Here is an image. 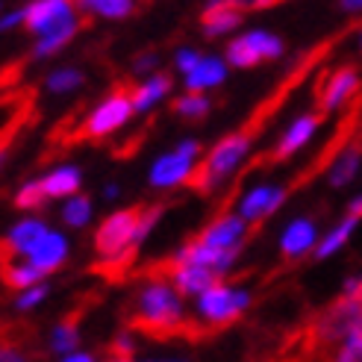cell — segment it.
<instances>
[{
  "mask_svg": "<svg viewBox=\"0 0 362 362\" xmlns=\"http://www.w3.org/2000/svg\"><path fill=\"white\" fill-rule=\"evenodd\" d=\"M121 327L139 333L148 341H189V345H206L215 333L204 318H192L183 313L180 292L168 283H144L139 292L124 303Z\"/></svg>",
  "mask_w": 362,
  "mask_h": 362,
  "instance_id": "cell-1",
  "label": "cell"
},
{
  "mask_svg": "<svg viewBox=\"0 0 362 362\" xmlns=\"http://www.w3.org/2000/svg\"><path fill=\"white\" fill-rule=\"evenodd\" d=\"M257 139L253 133H247L245 127L239 133L227 136L224 141H218L212 148V153L206 156V162H201V165H194V171L189 174L186 180V189L197 192V194H209L218 183H224L227 174L233 171L242 162V156L250 151V141Z\"/></svg>",
  "mask_w": 362,
  "mask_h": 362,
  "instance_id": "cell-2",
  "label": "cell"
},
{
  "mask_svg": "<svg viewBox=\"0 0 362 362\" xmlns=\"http://www.w3.org/2000/svg\"><path fill=\"white\" fill-rule=\"evenodd\" d=\"M136 88H139V86H133V83H118V86H115V92H112V98L106 100L103 106H98V110L86 118V124L74 133V139H71V141L103 139V136L115 133L121 124H127V118H130L133 110H136V106H133Z\"/></svg>",
  "mask_w": 362,
  "mask_h": 362,
  "instance_id": "cell-3",
  "label": "cell"
},
{
  "mask_svg": "<svg viewBox=\"0 0 362 362\" xmlns=\"http://www.w3.org/2000/svg\"><path fill=\"white\" fill-rule=\"evenodd\" d=\"M148 206H130V209H121L112 212L110 218H103V224L95 233V250L100 253L103 259H112L118 253H124L127 247H133L136 242V230L141 224V215Z\"/></svg>",
  "mask_w": 362,
  "mask_h": 362,
  "instance_id": "cell-4",
  "label": "cell"
},
{
  "mask_svg": "<svg viewBox=\"0 0 362 362\" xmlns=\"http://www.w3.org/2000/svg\"><path fill=\"white\" fill-rule=\"evenodd\" d=\"M197 306H201V318L221 336L245 315V310L250 306V295L236 292V288H230V283H224V286L209 288L206 295H201V303Z\"/></svg>",
  "mask_w": 362,
  "mask_h": 362,
  "instance_id": "cell-5",
  "label": "cell"
},
{
  "mask_svg": "<svg viewBox=\"0 0 362 362\" xmlns=\"http://www.w3.org/2000/svg\"><path fill=\"white\" fill-rule=\"evenodd\" d=\"M100 300H103V292H86L71 303V310L62 315V321L57 324V330H53V336H50V351L53 354H71L80 345V324L95 306H100Z\"/></svg>",
  "mask_w": 362,
  "mask_h": 362,
  "instance_id": "cell-6",
  "label": "cell"
},
{
  "mask_svg": "<svg viewBox=\"0 0 362 362\" xmlns=\"http://www.w3.org/2000/svg\"><path fill=\"white\" fill-rule=\"evenodd\" d=\"M283 53V42L277 35H268V33H247L242 39L230 42L227 47V62L239 65V68H257L265 59H277Z\"/></svg>",
  "mask_w": 362,
  "mask_h": 362,
  "instance_id": "cell-7",
  "label": "cell"
},
{
  "mask_svg": "<svg viewBox=\"0 0 362 362\" xmlns=\"http://www.w3.org/2000/svg\"><path fill=\"white\" fill-rule=\"evenodd\" d=\"M194 245L212 247V250H233V247H245V218L242 215H215V218L192 236Z\"/></svg>",
  "mask_w": 362,
  "mask_h": 362,
  "instance_id": "cell-8",
  "label": "cell"
},
{
  "mask_svg": "<svg viewBox=\"0 0 362 362\" xmlns=\"http://www.w3.org/2000/svg\"><path fill=\"white\" fill-rule=\"evenodd\" d=\"M4 351L21 354L27 362H47L50 359V351L42 348L39 327L30 321H21V318L4 321Z\"/></svg>",
  "mask_w": 362,
  "mask_h": 362,
  "instance_id": "cell-9",
  "label": "cell"
},
{
  "mask_svg": "<svg viewBox=\"0 0 362 362\" xmlns=\"http://www.w3.org/2000/svg\"><path fill=\"white\" fill-rule=\"evenodd\" d=\"M324 121V112H306V115H300L292 127L286 130V136L280 139V144L274 151H271L268 156H259V162H286L288 156H292L295 151H300L306 141H310V136L315 133V127Z\"/></svg>",
  "mask_w": 362,
  "mask_h": 362,
  "instance_id": "cell-10",
  "label": "cell"
},
{
  "mask_svg": "<svg viewBox=\"0 0 362 362\" xmlns=\"http://www.w3.org/2000/svg\"><path fill=\"white\" fill-rule=\"evenodd\" d=\"M362 95V83L356 77L354 68H339L336 74L330 77V83L318 92V103H321V112H330V110H339L345 106L348 98H359Z\"/></svg>",
  "mask_w": 362,
  "mask_h": 362,
  "instance_id": "cell-11",
  "label": "cell"
},
{
  "mask_svg": "<svg viewBox=\"0 0 362 362\" xmlns=\"http://www.w3.org/2000/svg\"><path fill=\"white\" fill-rule=\"evenodd\" d=\"M242 15H245L242 0H212L201 15L204 33L206 35H221V33L236 30L242 24Z\"/></svg>",
  "mask_w": 362,
  "mask_h": 362,
  "instance_id": "cell-12",
  "label": "cell"
},
{
  "mask_svg": "<svg viewBox=\"0 0 362 362\" xmlns=\"http://www.w3.org/2000/svg\"><path fill=\"white\" fill-rule=\"evenodd\" d=\"M71 18V6L68 0H35L33 6L24 9V21L30 30L35 33H53L59 24H65Z\"/></svg>",
  "mask_w": 362,
  "mask_h": 362,
  "instance_id": "cell-13",
  "label": "cell"
},
{
  "mask_svg": "<svg viewBox=\"0 0 362 362\" xmlns=\"http://www.w3.org/2000/svg\"><path fill=\"white\" fill-rule=\"evenodd\" d=\"M286 194H288V189L259 186V189H253V192L245 197V204H242V218H245V221H253V233H257L268 215L286 201Z\"/></svg>",
  "mask_w": 362,
  "mask_h": 362,
  "instance_id": "cell-14",
  "label": "cell"
},
{
  "mask_svg": "<svg viewBox=\"0 0 362 362\" xmlns=\"http://www.w3.org/2000/svg\"><path fill=\"white\" fill-rule=\"evenodd\" d=\"M139 257V247H127L124 253H118V257L112 259H100V262H92L86 268V274H92V277H100L103 283H110V286H124V283H130L133 277V262Z\"/></svg>",
  "mask_w": 362,
  "mask_h": 362,
  "instance_id": "cell-15",
  "label": "cell"
},
{
  "mask_svg": "<svg viewBox=\"0 0 362 362\" xmlns=\"http://www.w3.org/2000/svg\"><path fill=\"white\" fill-rule=\"evenodd\" d=\"M65 257H68L65 239L59 236V233H45V236L39 239V245L30 250V265H35L42 274H50V271L62 268Z\"/></svg>",
  "mask_w": 362,
  "mask_h": 362,
  "instance_id": "cell-16",
  "label": "cell"
},
{
  "mask_svg": "<svg viewBox=\"0 0 362 362\" xmlns=\"http://www.w3.org/2000/svg\"><path fill=\"white\" fill-rule=\"evenodd\" d=\"M45 233H47L45 224L33 221V218L15 224V230L4 239V262H15L18 253H27V257H30V250L39 245V239L45 236Z\"/></svg>",
  "mask_w": 362,
  "mask_h": 362,
  "instance_id": "cell-17",
  "label": "cell"
},
{
  "mask_svg": "<svg viewBox=\"0 0 362 362\" xmlns=\"http://www.w3.org/2000/svg\"><path fill=\"white\" fill-rule=\"evenodd\" d=\"M313 242H315V224L310 218H298V221L288 224L283 233V242H280V253H283L286 265L292 259H298L300 253L310 250Z\"/></svg>",
  "mask_w": 362,
  "mask_h": 362,
  "instance_id": "cell-18",
  "label": "cell"
},
{
  "mask_svg": "<svg viewBox=\"0 0 362 362\" xmlns=\"http://www.w3.org/2000/svg\"><path fill=\"white\" fill-rule=\"evenodd\" d=\"M194 171V165H192V159H186L183 153H168V156H162L156 165H153V171H151V183L153 186H174V183H186L189 180V174Z\"/></svg>",
  "mask_w": 362,
  "mask_h": 362,
  "instance_id": "cell-19",
  "label": "cell"
},
{
  "mask_svg": "<svg viewBox=\"0 0 362 362\" xmlns=\"http://www.w3.org/2000/svg\"><path fill=\"white\" fill-rule=\"evenodd\" d=\"M359 159H362V133H356V136L348 141L345 153L336 159V165L330 168V183H333V186L351 183L354 174H356V168H359Z\"/></svg>",
  "mask_w": 362,
  "mask_h": 362,
  "instance_id": "cell-20",
  "label": "cell"
},
{
  "mask_svg": "<svg viewBox=\"0 0 362 362\" xmlns=\"http://www.w3.org/2000/svg\"><path fill=\"white\" fill-rule=\"evenodd\" d=\"M224 62L221 59H204L201 65H197V71H192V74L186 77V88H189V95H201L204 88L209 86H218L224 80Z\"/></svg>",
  "mask_w": 362,
  "mask_h": 362,
  "instance_id": "cell-21",
  "label": "cell"
},
{
  "mask_svg": "<svg viewBox=\"0 0 362 362\" xmlns=\"http://www.w3.org/2000/svg\"><path fill=\"white\" fill-rule=\"evenodd\" d=\"M45 274L35 265H18V262H4V283L9 286V288H15V292H21V288H35L39 286V280H42Z\"/></svg>",
  "mask_w": 362,
  "mask_h": 362,
  "instance_id": "cell-22",
  "label": "cell"
},
{
  "mask_svg": "<svg viewBox=\"0 0 362 362\" xmlns=\"http://www.w3.org/2000/svg\"><path fill=\"white\" fill-rule=\"evenodd\" d=\"M42 186L47 192V197H65V194H74L80 189V171L77 168H57L50 171Z\"/></svg>",
  "mask_w": 362,
  "mask_h": 362,
  "instance_id": "cell-23",
  "label": "cell"
},
{
  "mask_svg": "<svg viewBox=\"0 0 362 362\" xmlns=\"http://www.w3.org/2000/svg\"><path fill=\"white\" fill-rule=\"evenodd\" d=\"M168 88H171V77H168V74H153L148 83L136 88L133 106H136L139 112H141V110H151V103H156L159 98H165Z\"/></svg>",
  "mask_w": 362,
  "mask_h": 362,
  "instance_id": "cell-24",
  "label": "cell"
},
{
  "mask_svg": "<svg viewBox=\"0 0 362 362\" xmlns=\"http://www.w3.org/2000/svg\"><path fill=\"white\" fill-rule=\"evenodd\" d=\"M356 221H359V218H351V215H348V218L341 221V224H339V227L330 233V236H327V239H324V242L318 245V250H315V259H327L330 253H336L341 245H345V242L351 239V233H354Z\"/></svg>",
  "mask_w": 362,
  "mask_h": 362,
  "instance_id": "cell-25",
  "label": "cell"
},
{
  "mask_svg": "<svg viewBox=\"0 0 362 362\" xmlns=\"http://www.w3.org/2000/svg\"><path fill=\"white\" fill-rule=\"evenodd\" d=\"M77 33V24H74V18H68L65 24H59L53 33H47L45 39H42V45H39V50H35V59H42V57H50V53H57L71 35Z\"/></svg>",
  "mask_w": 362,
  "mask_h": 362,
  "instance_id": "cell-26",
  "label": "cell"
},
{
  "mask_svg": "<svg viewBox=\"0 0 362 362\" xmlns=\"http://www.w3.org/2000/svg\"><path fill=\"white\" fill-rule=\"evenodd\" d=\"M47 201H50V197H47V192H45V186H42V180H39V183H27L21 192L15 194V206H18V209H27V212L45 209Z\"/></svg>",
  "mask_w": 362,
  "mask_h": 362,
  "instance_id": "cell-27",
  "label": "cell"
},
{
  "mask_svg": "<svg viewBox=\"0 0 362 362\" xmlns=\"http://www.w3.org/2000/svg\"><path fill=\"white\" fill-rule=\"evenodd\" d=\"M136 354V341L130 336V330H118L112 336V341H106V359H133Z\"/></svg>",
  "mask_w": 362,
  "mask_h": 362,
  "instance_id": "cell-28",
  "label": "cell"
},
{
  "mask_svg": "<svg viewBox=\"0 0 362 362\" xmlns=\"http://www.w3.org/2000/svg\"><path fill=\"white\" fill-rule=\"evenodd\" d=\"M88 215H92V201H88V197H74V201L65 204L62 221L71 224V227H83L88 221Z\"/></svg>",
  "mask_w": 362,
  "mask_h": 362,
  "instance_id": "cell-29",
  "label": "cell"
},
{
  "mask_svg": "<svg viewBox=\"0 0 362 362\" xmlns=\"http://www.w3.org/2000/svg\"><path fill=\"white\" fill-rule=\"evenodd\" d=\"M174 112L186 115V118H201L209 112V100L204 95H183L174 100Z\"/></svg>",
  "mask_w": 362,
  "mask_h": 362,
  "instance_id": "cell-30",
  "label": "cell"
},
{
  "mask_svg": "<svg viewBox=\"0 0 362 362\" xmlns=\"http://www.w3.org/2000/svg\"><path fill=\"white\" fill-rule=\"evenodd\" d=\"M86 6H92L98 15L106 18H124L133 12V0H88Z\"/></svg>",
  "mask_w": 362,
  "mask_h": 362,
  "instance_id": "cell-31",
  "label": "cell"
},
{
  "mask_svg": "<svg viewBox=\"0 0 362 362\" xmlns=\"http://www.w3.org/2000/svg\"><path fill=\"white\" fill-rule=\"evenodd\" d=\"M80 83H83V74L74 68H62V71H57V74H50V80H47V86L53 88V92H68V88H74Z\"/></svg>",
  "mask_w": 362,
  "mask_h": 362,
  "instance_id": "cell-32",
  "label": "cell"
},
{
  "mask_svg": "<svg viewBox=\"0 0 362 362\" xmlns=\"http://www.w3.org/2000/svg\"><path fill=\"white\" fill-rule=\"evenodd\" d=\"M45 298H47V286H35V288H30V292H24L21 298H15V310L27 313V310H33L35 303H42Z\"/></svg>",
  "mask_w": 362,
  "mask_h": 362,
  "instance_id": "cell-33",
  "label": "cell"
},
{
  "mask_svg": "<svg viewBox=\"0 0 362 362\" xmlns=\"http://www.w3.org/2000/svg\"><path fill=\"white\" fill-rule=\"evenodd\" d=\"M204 59L197 57L194 50H183V53H177V68L180 71H186V74H192V71H197V65H201Z\"/></svg>",
  "mask_w": 362,
  "mask_h": 362,
  "instance_id": "cell-34",
  "label": "cell"
},
{
  "mask_svg": "<svg viewBox=\"0 0 362 362\" xmlns=\"http://www.w3.org/2000/svg\"><path fill=\"white\" fill-rule=\"evenodd\" d=\"M177 153H183L186 159H194L197 153H201V141L189 139V141H183V144H180V148H177Z\"/></svg>",
  "mask_w": 362,
  "mask_h": 362,
  "instance_id": "cell-35",
  "label": "cell"
},
{
  "mask_svg": "<svg viewBox=\"0 0 362 362\" xmlns=\"http://www.w3.org/2000/svg\"><path fill=\"white\" fill-rule=\"evenodd\" d=\"M156 65V57L153 53H144V57H139L136 62H133V71H148V68H153Z\"/></svg>",
  "mask_w": 362,
  "mask_h": 362,
  "instance_id": "cell-36",
  "label": "cell"
},
{
  "mask_svg": "<svg viewBox=\"0 0 362 362\" xmlns=\"http://www.w3.org/2000/svg\"><path fill=\"white\" fill-rule=\"evenodd\" d=\"M348 215L351 218H362V197H354L351 206H348Z\"/></svg>",
  "mask_w": 362,
  "mask_h": 362,
  "instance_id": "cell-37",
  "label": "cell"
},
{
  "mask_svg": "<svg viewBox=\"0 0 362 362\" xmlns=\"http://www.w3.org/2000/svg\"><path fill=\"white\" fill-rule=\"evenodd\" d=\"M21 18H24V12H12V15H6V18H4V30L15 27L18 21H21Z\"/></svg>",
  "mask_w": 362,
  "mask_h": 362,
  "instance_id": "cell-38",
  "label": "cell"
},
{
  "mask_svg": "<svg viewBox=\"0 0 362 362\" xmlns=\"http://www.w3.org/2000/svg\"><path fill=\"white\" fill-rule=\"evenodd\" d=\"M341 9H348V12H359V9H362V0H341Z\"/></svg>",
  "mask_w": 362,
  "mask_h": 362,
  "instance_id": "cell-39",
  "label": "cell"
},
{
  "mask_svg": "<svg viewBox=\"0 0 362 362\" xmlns=\"http://www.w3.org/2000/svg\"><path fill=\"white\" fill-rule=\"evenodd\" d=\"M65 362H95V356L92 354H74V356H68Z\"/></svg>",
  "mask_w": 362,
  "mask_h": 362,
  "instance_id": "cell-40",
  "label": "cell"
},
{
  "mask_svg": "<svg viewBox=\"0 0 362 362\" xmlns=\"http://www.w3.org/2000/svg\"><path fill=\"white\" fill-rule=\"evenodd\" d=\"M4 362H27L21 354H12V351H4Z\"/></svg>",
  "mask_w": 362,
  "mask_h": 362,
  "instance_id": "cell-41",
  "label": "cell"
},
{
  "mask_svg": "<svg viewBox=\"0 0 362 362\" xmlns=\"http://www.w3.org/2000/svg\"><path fill=\"white\" fill-rule=\"evenodd\" d=\"M106 362H133V359H106Z\"/></svg>",
  "mask_w": 362,
  "mask_h": 362,
  "instance_id": "cell-42",
  "label": "cell"
},
{
  "mask_svg": "<svg viewBox=\"0 0 362 362\" xmlns=\"http://www.w3.org/2000/svg\"><path fill=\"white\" fill-rule=\"evenodd\" d=\"M330 362H345V359H341V356H339V354H336V356H333V359H330Z\"/></svg>",
  "mask_w": 362,
  "mask_h": 362,
  "instance_id": "cell-43",
  "label": "cell"
},
{
  "mask_svg": "<svg viewBox=\"0 0 362 362\" xmlns=\"http://www.w3.org/2000/svg\"><path fill=\"white\" fill-rule=\"evenodd\" d=\"M80 4H88V0H80Z\"/></svg>",
  "mask_w": 362,
  "mask_h": 362,
  "instance_id": "cell-44",
  "label": "cell"
}]
</instances>
